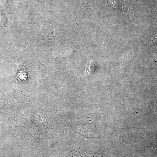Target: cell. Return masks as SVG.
Segmentation results:
<instances>
[{
    "instance_id": "obj_3",
    "label": "cell",
    "mask_w": 157,
    "mask_h": 157,
    "mask_svg": "<svg viewBox=\"0 0 157 157\" xmlns=\"http://www.w3.org/2000/svg\"><path fill=\"white\" fill-rule=\"evenodd\" d=\"M108 2L112 5L113 6L115 9L117 8V4L116 0H108Z\"/></svg>"
},
{
    "instance_id": "obj_1",
    "label": "cell",
    "mask_w": 157,
    "mask_h": 157,
    "mask_svg": "<svg viewBox=\"0 0 157 157\" xmlns=\"http://www.w3.org/2000/svg\"><path fill=\"white\" fill-rule=\"evenodd\" d=\"M123 11L126 16H128L130 17H132L134 16V10L131 6L124 3L123 5Z\"/></svg>"
},
{
    "instance_id": "obj_2",
    "label": "cell",
    "mask_w": 157,
    "mask_h": 157,
    "mask_svg": "<svg viewBox=\"0 0 157 157\" xmlns=\"http://www.w3.org/2000/svg\"><path fill=\"white\" fill-rule=\"evenodd\" d=\"M157 41V33L151 37V44H154Z\"/></svg>"
}]
</instances>
